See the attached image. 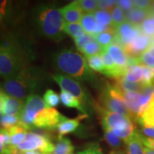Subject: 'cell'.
<instances>
[{
    "label": "cell",
    "mask_w": 154,
    "mask_h": 154,
    "mask_svg": "<svg viewBox=\"0 0 154 154\" xmlns=\"http://www.w3.org/2000/svg\"><path fill=\"white\" fill-rule=\"evenodd\" d=\"M94 41H96L95 38H94L93 36H91V34H88L86 33H85L84 35L81 36V37L74 38V42L75 44H76V47L77 49H78V50H79L81 52H82L83 49H84V47H86V44Z\"/></svg>",
    "instance_id": "38"
},
{
    "label": "cell",
    "mask_w": 154,
    "mask_h": 154,
    "mask_svg": "<svg viewBox=\"0 0 154 154\" xmlns=\"http://www.w3.org/2000/svg\"><path fill=\"white\" fill-rule=\"evenodd\" d=\"M103 48L99 45L96 41L91 42L88 44H86V47L83 49L82 53L86 56V57H92L97 54H100L103 51Z\"/></svg>",
    "instance_id": "33"
},
{
    "label": "cell",
    "mask_w": 154,
    "mask_h": 154,
    "mask_svg": "<svg viewBox=\"0 0 154 154\" xmlns=\"http://www.w3.org/2000/svg\"><path fill=\"white\" fill-rule=\"evenodd\" d=\"M109 154H126L124 151H121V150H113Z\"/></svg>",
    "instance_id": "52"
},
{
    "label": "cell",
    "mask_w": 154,
    "mask_h": 154,
    "mask_svg": "<svg viewBox=\"0 0 154 154\" xmlns=\"http://www.w3.org/2000/svg\"><path fill=\"white\" fill-rule=\"evenodd\" d=\"M86 61L90 69H93L96 72L101 73V74L104 75L106 70L104 66H103V63L102 62L101 54L86 57Z\"/></svg>",
    "instance_id": "28"
},
{
    "label": "cell",
    "mask_w": 154,
    "mask_h": 154,
    "mask_svg": "<svg viewBox=\"0 0 154 154\" xmlns=\"http://www.w3.org/2000/svg\"><path fill=\"white\" fill-rule=\"evenodd\" d=\"M124 76L128 82L135 84H141L143 78V72L140 63H132L126 69Z\"/></svg>",
    "instance_id": "21"
},
{
    "label": "cell",
    "mask_w": 154,
    "mask_h": 154,
    "mask_svg": "<svg viewBox=\"0 0 154 154\" xmlns=\"http://www.w3.org/2000/svg\"><path fill=\"white\" fill-rule=\"evenodd\" d=\"M22 154H51V153H43V152L38 151V150H34V151H29L22 152Z\"/></svg>",
    "instance_id": "49"
},
{
    "label": "cell",
    "mask_w": 154,
    "mask_h": 154,
    "mask_svg": "<svg viewBox=\"0 0 154 154\" xmlns=\"http://www.w3.org/2000/svg\"><path fill=\"white\" fill-rule=\"evenodd\" d=\"M61 102L63 106L68 108H75L78 109L80 112L83 113V114L87 115V113L81 104V103L76 97H74L72 94L69 93L68 91L61 89L60 94Z\"/></svg>",
    "instance_id": "23"
},
{
    "label": "cell",
    "mask_w": 154,
    "mask_h": 154,
    "mask_svg": "<svg viewBox=\"0 0 154 154\" xmlns=\"http://www.w3.org/2000/svg\"><path fill=\"white\" fill-rule=\"evenodd\" d=\"M2 14L1 11H0V22L2 21Z\"/></svg>",
    "instance_id": "56"
},
{
    "label": "cell",
    "mask_w": 154,
    "mask_h": 154,
    "mask_svg": "<svg viewBox=\"0 0 154 154\" xmlns=\"http://www.w3.org/2000/svg\"><path fill=\"white\" fill-rule=\"evenodd\" d=\"M19 123V119L18 116H13L4 115L2 118L0 128L4 129L9 130L11 128L14 127Z\"/></svg>",
    "instance_id": "35"
},
{
    "label": "cell",
    "mask_w": 154,
    "mask_h": 154,
    "mask_svg": "<svg viewBox=\"0 0 154 154\" xmlns=\"http://www.w3.org/2000/svg\"><path fill=\"white\" fill-rule=\"evenodd\" d=\"M8 131L11 136V146H17L23 143L29 131L27 128L21 123H19Z\"/></svg>",
    "instance_id": "22"
},
{
    "label": "cell",
    "mask_w": 154,
    "mask_h": 154,
    "mask_svg": "<svg viewBox=\"0 0 154 154\" xmlns=\"http://www.w3.org/2000/svg\"><path fill=\"white\" fill-rule=\"evenodd\" d=\"M104 50L109 54L116 65L122 70H126L129 65L136 62V59L128 57L124 49L115 42L104 48Z\"/></svg>",
    "instance_id": "13"
},
{
    "label": "cell",
    "mask_w": 154,
    "mask_h": 154,
    "mask_svg": "<svg viewBox=\"0 0 154 154\" xmlns=\"http://www.w3.org/2000/svg\"><path fill=\"white\" fill-rule=\"evenodd\" d=\"M0 141L5 148L11 146V136L8 130L0 128Z\"/></svg>",
    "instance_id": "41"
},
{
    "label": "cell",
    "mask_w": 154,
    "mask_h": 154,
    "mask_svg": "<svg viewBox=\"0 0 154 154\" xmlns=\"http://www.w3.org/2000/svg\"><path fill=\"white\" fill-rule=\"evenodd\" d=\"M24 106V101L7 94L2 113L7 116H19L20 113L22 112Z\"/></svg>",
    "instance_id": "18"
},
{
    "label": "cell",
    "mask_w": 154,
    "mask_h": 154,
    "mask_svg": "<svg viewBox=\"0 0 154 154\" xmlns=\"http://www.w3.org/2000/svg\"><path fill=\"white\" fill-rule=\"evenodd\" d=\"M3 116L2 115V113H0V124H1V120H2V118Z\"/></svg>",
    "instance_id": "57"
},
{
    "label": "cell",
    "mask_w": 154,
    "mask_h": 154,
    "mask_svg": "<svg viewBox=\"0 0 154 154\" xmlns=\"http://www.w3.org/2000/svg\"><path fill=\"white\" fill-rule=\"evenodd\" d=\"M35 19L38 29L42 35L57 42L64 38L63 29L65 21L60 9L42 5L36 9Z\"/></svg>",
    "instance_id": "3"
},
{
    "label": "cell",
    "mask_w": 154,
    "mask_h": 154,
    "mask_svg": "<svg viewBox=\"0 0 154 154\" xmlns=\"http://www.w3.org/2000/svg\"><path fill=\"white\" fill-rule=\"evenodd\" d=\"M115 6H116V1H114V0H101V1H99V10L111 12V11L112 10Z\"/></svg>",
    "instance_id": "40"
},
{
    "label": "cell",
    "mask_w": 154,
    "mask_h": 154,
    "mask_svg": "<svg viewBox=\"0 0 154 154\" xmlns=\"http://www.w3.org/2000/svg\"><path fill=\"white\" fill-rule=\"evenodd\" d=\"M7 96V94L4 93L2 95L0 96V113H3L4 107H5V98Z\"/></svg>",
    "instance_id": "48"
},
{
    "label": "cell",
    "mask_w": 154,
    "mask_h": 154,
    "mask_svg": "<svg viewBox=\"0 0 154 154\" xmlns=\"http://www.w3.org/2000/svg\"><path fill=\"white\" fill-rule=\"evenodd\" d=\"M104 138L106 141L113 148H119L122 144V140L115 135L112 131L104 130Z\"/></svg>",
    "instance_id": "36"
},
{
    "label": "cell",
    "mask_w": 154,
    "mask_h": 154,
    "mask_svg": "<svg viewBox=\"0 0 154 154\" xmlns=\"http://www.w3.org/2000/svg\"><path fill=\"white\" fill-rule=\"evenodd\" d=\"M116 6L120 7L124 11H126V13L132 10L135 7L134 2L130 1V0H119V1H116Z\"/></svg>",
    "instance_id": "42"
},
{
    "label": "cell",
    "mask_w": 154,
    "mask_h": 154,
    "mask_svg": "<svg viewBox=\"0 0 154 154\" xmlns=\"http://www.w3.org/2000/svg\"><path fill=\"white\" fill-rule=\"evenodd\" d=\"M94 16L98 24L105 26H113L112 18L109 11L97 10L94 13Z\"/></svg>",
    "instance_id": "30"
},
{
    "label": "cell",
    "mask_w": 154,
    "mask_h": 154,
    "mask_svg": "<svg viewBox=\"0 0 154 154\" xmlns=\"http://www.w3.org/2000/svg\"><path fill=\"white\" fill-rule=\"evenodd\" d=\"M147 51H149L150 54L154 58V44H151V45L150 46V47L149 48V49H148Z\"/></svg>",
    "instance_id": "51"
},
{
    "label": "cell",
    "mask_w": 154,
    "mask_h": 154,
    "mask_svg": "<svg viewBox=\"0 0 154 154\" xmlns=\"http://www.w3.org/2000/svg\"><path fill=\"white\" fill-rule=\"evenodd\" d=\"M64 118V116L61 114L54 108H47L36 115L34 121L33 129L56 130L59 123Z\"/></svg>",
    "instance_id": "11"
},
{
    "label": "cell",
    "mask_w": 154,
    "mask_h": 154,
    "mask_svg": "<svg viewBox=\"0 0 154 154\" xmlns=\"http://www.w3.org/2000/svg\"><path fill=\"white\" fill-rule=\"evenodd\" d=\"M121 92L125 106L136 117V120L146 112L154 101L140 92L122 91Z\"/></svg>",
    "instance_id": "8"
},
{
    "label": "cell",
    "mask_w": 154,
    "mask_h": 154,
    "mask_svg": "<svg viewBox=\"0 0 154 154\" xmlns=\"http://www.w3.org/2000/svg\"><path fill=\"white\" fill-rule=\"evenodd\" d=\"M24 57L0 51V76L6 79L14 76L25 66Z\"/></svg>",
    "instance_id": "10"
},
{
    "label": "cell",
    "mask_w": 154,
    "mask_h": 154,
    "mask_svg": "<svg viewBox=\"0 0 154 154\" xmlns=\"http://www.w3.org/2000/svg\"><path fill=\"white\" fill-rule=\"evenodd\" d=\"M151 45L149 36L141 33L131 44L124 48L126 54L133 59H138L142 54L147 51Z\"/></svg>",
    "instance_id": "14"
},
{
    "label": "cell",
    "mask_w": 154,
    "mask_h": 154,
    "mask_svg": "<svg viewBox=\"0 0 154 154\" xmlns=\"http://www.w3.org/2000/svg\"><path fill=\"white\" fill-rule=\"evenodd\" d=\"M64 19L65 23H79L83 17V11L81 9L78 1H74L60 9Z\"/></svg>",
    "instance_id": "15"
},
{
    "label": "cell",
    "mask_w": 154,
    "mask_h": 154,
    "mask_svg": "<svg viewBox=\"0 0 154 154\" xmlns=\"http://www.w3.org/2000/svg\"><path fill=\"white\" fill-rule=\"evenodd\" d=\"M54 62L58 70L77 81L98 84V79L88 66L86 59L73 49H63L54 56Z\"/></svg>",
    "instance_id": "1"
},
{
    "label": "cell",
    "mask_w": 154,
    "mask_h": 154,
    "mask_svg": "<svg viewBox=\"0 0 154 154\" xmlns=\"http://www.w3.org/2000/svg\"><path fill=\"white\" fill-rule=\"evenodd\" d=\"M141 138H142V140H143V143L144 146L154 150V138L146 137V136H143L142 134H141Z\"/></svg>",
    "instance_id": "45"
},
{
    "label": "cell",
    "mask_w": 154,
    "mask_h": 154,
    "mask_svg": "<svg viewBox=\"0 0 154 154\" xmlns=\"http://www.w3.org/2000/svg\"><path fill=\"white\" fill-rule=\"evenodd\" d=\"M140 29L146 35L153 37L154 36V19L153 15L148 17L140 25Z\"/></svg>",
    "instance_id": "37"
},
{
    "label": "cell",
    "mask_w": 154,
    "mask_h": 154,
    "mask_svg": "<svg viewBox=\"0 0 154 154\" xmlns=\"http://www.w3.org/2000/svg\"><path fill=\"white\" fill-rule=\"evenodd\" d=\"M153 14V9L150 10L141 9L134 7L132 10L126 13V22L131 24L140 26L148 17Z\"/></svg>",
    "instance_id": "17"
},
{
    "label": "cell",
    "mask_w": 154,
    "mask_h": 154,
    "mask_svg": "<svg viewBox=\"0 0 154 154\" xmlns=\"http://www.w3.org/2000/svg\"><path fill=\"white\" fill-rule=\"evenodd\" d=\"M86 154H103L98 143H90L85 149Z\"/></svg>",
    "instance_id": "44"
},
{
    "label": "cell",
    "mask_w": 154,
    "mask_h": 154,
    "mask_svg": "<svg viewBox=\"0 0 154 154\" xmlns=\"http://www.w3.org/2000/svg\"><path fill=\"white\" fill-rule=\"evenodd\" d=\"M116 86L122 91L141 92L144 88L143 84L128 82L124 76L116 79Z\"/></svg>",
    "instance_id": "24"
},
{
    "label": "cell",
    "mask_w": 154,
    "mask_h": 154,
    "mask_svg": "<svg viewBox=\"0 0 154 154\" xmlns=\"http://www.w3.org/2000/svg\"><path fill=\"white\" fill-rule=\"evenodd\" d=\"M126 143L127 154H145L141 134L138 131Z\"/></svg>",
    "instance_id": "20"
},
{
    "label": "cell",
    "mask_w": 154,
    "mask_h": 154,
    "mask_svg": "<svg viewBox=\"0 0 154 154\" xmlns=\"http://www.w3.org/2000/svg\"><path fill=\"white\" fill-rule=\"evenodd\" d=\"M136 61L137 62L143 63L150 68L154 69V58L150 54L148 51L142 54L138 59H136Z\"/></svg>",
    "instance_id": "39"
},
{
    "label": "cell",
    "mask_w": 154,
    "mask_h": 154,
    "mask_svg": "<svg viewBox=\"0 0 154 154\" xmlns=\"http://www.w3.org/2000/svg\"><path fill=\"white\" fill-rule=\"evenodd\" d=\"M142 72H143V78H142V83L144 86H151L154 84V69L146 66V65L140 63Z\"/></svg>",
    "instance_id": "32"
},
{
    "label": "cell",
    "mask_w": 154,
    "mask_h": 154,
    "mask_svg": "<svg viewBox=\"0 0 154 154\" xmlns=\"http://www.w3.org/2000/svg\"><path fill=\"white\" fill-rule=\"evenodd\" d=\"M144 153L145 154H154V150L146 147L144 146Z\"/></svg>",
    "instance_id": "50"
},
{
    "label": "cell",
    "mask_w": 154,
    "mask_h": 154,
    "mask_svg": "<svg viewBox=\"0 0 154 154\" xmlns=\"http://www.w3.org/2000/svg\"><path fill=\"white\" fill-rule=\"evenodd\" d=\"M142 131L146 137L154 138V128H142Z\"/></svg>",
    "instance_id": "46"
},
{
    "label": "cell",
    "mask_w": 154,
    "mask_h": 154,
    "mask_svg": "<svg viewBox=\"0 0 154 154\" xmlns=\"http://www.w3.org/2000/svg\"><path fill=\"white\" fill-rule=\"evenodd\" d=\"M83 12L94 13L99 9V1L96 0H80L78 1Z\"/></svg>",
    "instance_id": "34"
},
{
    "label": "cell",
    "mask_w": 154,
    "mask_h": 154,
    "mask_svg": "<svg viewBox=\"0 0 154 154\" xmlns=\"http://www.w3.org/2000/svg\"><path fill=\"white\" fill-rule=\"evenodd\" d=\"M16 147L17 149L22 152L38 150L43 153H53L54 149V145L51 141L49 137L31 131L26 134L24 141Z\"/></svg>",
    "instance_id": "9"
},
{
    "label": "cell",
    "mask_w": 154,
    "mask_h": 154,
    "mask_svg": "<svg viewBox=\"0 0 154 154\" xmlns=\"http://www.w3.org/2000/svg\"><path fill=\"white\" fill-rule=\"evenodd\" d=\"M72 154H86V152L85 150H84V151H82V152H78V153H72Z\"/></svg>",
    "instance_id": "54"
},
{
    "label": "cell",
    "mask_w": 154,
    "mask_h": 154,
    "mask_svg": "<svg viewBox=\"0 0 154 154\" xmlns=\"http://www.w3.org/2000/svg\"><path fill=\"white\" fill-rule=\"evenodd\" d=\"M110 13L111 18H112V25L113 28H117L126 22V13H124V11L118 6H115Z\"/></svg>",
    "instance_id": "29"
},
{
    "label": "cell",
    "mask_w": 154,
    "mask_h": 154,
    "mask_svg": "<svg viewBox=\"0 0 154 154\" xmlns=\"http://www.w3.org/2000/svg\"><path fill=\"white\" fill-rule=\"evenodd\" d=\"M87 116L88 115L83 114L74 119H69L65 116V118L59 123L57 126V131L58 132V136H59L58 138H62V136L64 135L75 131L79 126L80 121Z\"/></svg>",
    "instance_id": "16"
},
{
    "label": "cell",
    "mask_w": 154,
    "mask_h": 154,
    "mask_svg": "<svg viewBox=\"0 0 154 154\" xmlns=\"http://www.w3.org/2000/svg\"><path fill=\"white\" fill-rule=\"evenodd\" d=\"M116 30L113 26H110L107 30L101 32L95 36V40L99 45L104 49L114 42Z\"/></svg>",
    "instance_id": "25"
},
{
    "label": "cell",
    "mask_w": 154,
    "mask_h": 154,
    "mask_svg": "<svg viewBox=\"0 0 154 154\" xmlns=\"http://www.w3.org/2000/svg\"><path fill=\"white\" fill-rule=\"evenodd\" d=\"M5 146H4L2 143L0 141V154H5Z\"/></svg>",
    "instance_id": "53"
},
{
    "label": "cell",
    "mask_w": 154,
    "mask_h": 154,
    "mask_svg": "<svg viewBox=\"0 0 154 154\" xmlns=\"http://www.w3.org/2000/svg\"><path fill=\"white\" fill-rule=\"evenodd\" d=\"M52 78L59 84L61 89L72 94L79 101L86 113L91 112V100L90 99L86 90L79 81L63 74H55L52 76Z\"/></svg>",
    "instance_id": "6"
},
{
    "label": "cell",
    "mask_w": 154,
    "mask_h": 154,
    "mask_svg": "<svg viewBox=\"0 0 154 154\" xmlns=\"http://www.w3.org/2000/svg\"><path fill=\"white\" fill-rule=\"evenodd\" d=\"M41 78L38 70L25 67L14 76L6 79L2 88L9 96L24 101L37 89L42 82Z\"/></svg>",
    "instance_id": "2"
},
{
    "label": "cell",
    "mask_w": 154,
    "mask_h": 154,
    "mask_svg": "<svg viewBox=\"0 0 154 154\" xmlns=\"http://www.w3.org/2000/svg\"><path fill=\"white\" fill-rule=\"evenodd\" d=\"M115 43L118 44L121 47L125 48L141 34V29L138 26L126 22L115 29Z\"/></svg>",
    "instance_id": "12"
},
{
    "label": "cell",
    "mask_w": 154,
    "mask_h": 154,
    "mask_svg": "<svg viewBox=\"0 0 154 154\" xmlns=\"http://www.w3.org/2000/svg\"><path fill=\"white\" fill-rule=\"evenodd\" d=\"M44 101L46 105L49 108L58 106L60 103V97L57 93L51 89H48L46 91L43 96Z\"/></svg>",
    "instance_id": "31"
},
{
    "label": "cell",
    "mask_w": 154,
    "mask_h": 154,
    "mask_svg": "<svg viewBox=\"0 0 154 154\" xmlns=\"http://www.w3.org/2000/svg\"><path fill=\"white\" fill-rule=\"evenodd\" d=\"M47 108L45 102L38 95L32 94L26 100L22 112L19 116V123L26 127L29 131L33 129L34 121L36 115Z\"/></svg>",
    "instance_id": "7"
},
{
    "label": "cell",
    "mask_w": 154,
    "mask_h": 154,
    "mask_svg": "<svg viewBox=\"0 0 154 154\" xmlns=\"http://www.w3.org/2000/svg\"><path fill=\"white\" fill-rule=\"evenodd\" d=\"M5 93V91H4L3 90V88L1 87V86H0V96L1 95H2V94Z\"/></svg>",
    "instance_id": "55"
},
{
    "label": "cell",
    "mask_w": 154,
    "mask_h": 154,
    "mask_svg": "<svg viewBox=\"0 0 154 154\" xmlns=\"http://www.w3.org/2000/svg\"><path fill=\"white\" fill-rule=\"evenodd\" d=\"M134 5L136 8L150 10L152 9V6H153V2L147 1V0H134Z\"/></svg>",
    "instance_id": "43"
},
{
    "label": "cell",
    "mask_w": 154,
    "mask_h": 154,
    "mask_svg": "<svg viewBox=\"0 0 154 154\" xmlns=\"http://www.w3.org/2000/svg\"><path fill=\"white\" fill-rule=\"evenodd\" d=\"M101 100L106 110L120 113L130 119L136 120V117L127 109L123 100L122 92L116 85L107 84L102 91Z\"/></svg>",
    "instance_id": "5"
},
{
    "label": "cell",
    "mask_w": 154,
    "mask_h": 154,
    "mask_svg": "<svg viewBox=\"0 0 154 154\" xmlns=\"http://www.w3.org/2000/svg\"><path fill=\"white\" fill-rule=\"evenodd\" d=\"M101 110L103 130L111 131L126 143L136 131L131 119L120 113L111 112L105 109Z\"/></svg>",
    "instance_id": "4"
},
{
    "label": "cell",
    "mask_w": 154,
    "mask_h": 154,
    "mask_svg": "<svg viewBox=\"0 0 154 154\" xmlns=\"http://www.w3.org/2000/svg\"><path fill=\"white\" fill-rule=\"evenodd\" d=\"M0 51L24 57L20 44L12 36H6L2 38L0 41Z\"/></svg>",
    "instance_id": "19"
},
{
    "label": "cell",
    "mask_w": 154,
    "mask_h": 154,
    "mask_svg": "<svg viewBox=\"0 0 154 154\" xmlns=\"http://www.w3.org/2000/svg\"><path fill=\"white\" fill-rule=\"evenodd\" d=\"M7 4H8V2L7 1H5V0H0V11H1L2 15L5 14Z\"/></svg>",
    "instance_id": "47"
},
{
    "label": "cell",
    "mask_w": 154,
    "mask_h": 154,
    "mask_svg": "<svg viewBox=\"0 0 154 154\" xmlns=\"http://www.w3.org/2000/svg\"><path fill=\"white\" fill-rule=\"evenodd\" d=\"M63 31L64 34L72 36V38H74V39L81 37L86 33L80 23H72V24L65 23Z\"/></svg>",
    "instance_id": "27"
},
{
    "label": "cell",
    "mask_w": 154,
    "mask_h": 154,
    "mask_svg": "<svg viewBox=\"0 0 154 154\" xmlns=\"http://www.w3.org/2000/svg\"><path fill=\"white\" fill-rule=\"evenodd\" d=\"M74 149L71 140L67 138L62 137L59 138L54 145L53 154H72Z\"/></svg>",
    "instance_id": "26"
}]
</instances>
